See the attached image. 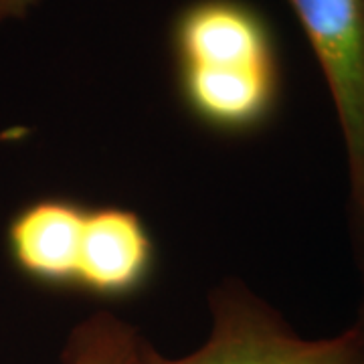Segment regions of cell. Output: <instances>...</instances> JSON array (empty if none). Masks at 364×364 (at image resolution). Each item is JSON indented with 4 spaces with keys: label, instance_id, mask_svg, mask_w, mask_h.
Instances as JSON below:
<instances>
[{
    "label": "cell",
    "instance_id": "6da1fadb",
    "mask_svg": "<svg viewBox=\"0 0 364 364\" xmlns=\"http://www.w3.org/2000/svg\"><path fill=\"white\" fill-rule=\"evenodd\" d=\"M184 107L208 130L249 134L272 117L279 67L265 18L243 0H196L172 26Z\"/></svg>",
    "mask_w": 364,
    "mask_h": 364
},
{
    "label": "cell",
    "instance_id": "7a4b0ae2",
    "mask_svg": "<svg viewBox=\"0 0 364 364\" xmlns=\"http://www.w3.org/2000/svg\"><path fill=\"white\" fill-rule=\"evenodd\" d=\"M360 330L304 338L247 287L227 282L210 296V332L191 354L164 356L144 340L138 364H358Z\"/></svg>",
    "mask_w": 364,
    "mask_h": 364
},
{
    "label": "cell",
    "instance_id": "3957f363",
    "mask_svg": "<svg viewBox=\"0 0 364 364\" xmlns=\"http://www.w3.org/2000/svg\"><path fill=\"white\" fill-rule=\"evenodd\" d=\"M336 109L356 217L364 235V0H287Z\"/></svg>",
    "mask_w": 364,
    "mask_h": 364
},
{
    "label": "cell",
    "instance_id": "277c9868",
    "mask_svg": "<svg viewBox=\"0 0 364 364\" xmlns=\"http://www.w3.org/2000/svg\"><path fill=\"white\" fill-rule=\"evenodd\" d=\"M154 265V239L136 210L87 208L75 289L105 301L128 299L148 286Z\"/></svg>",
    "mask_w": 364,
    "mask_h": 364
},
{
    "label": "cell",
    "instance_id": "5b68a950",
    "mask_svg": "<svg viewBox=\"0 0 364 364\" xmlns=\"http://www.w3.org/2000/svg\"><path fill=\"white\" fill-rule=\"evenodd\" d=\"M87 207L71 198H39L13 217L6 249L26 279L49 289H75Z\"/></svg>",
    "mask_w": 364,
    "mask_h": 364
},
{
    "label": "cell",
    "instance_id": "8992f818",
    "mask_svg": "<svg viewBox=\"0 0 364 364\" xmlns=\"http://www.w3.org/2000/svg\"><path fill=\"white\" fill-rule=\"evenodd\" d=\"M144 338L109 312H97L77 324L65 342L61 364H138Z\"/></svg>",
    "mask_w": 364,
    "mask_h": 364
},
{
    "label": "cell",
    "instance_id": "52a82bcc",
    "mask_svg": "<svg viewBox=\"0 0 364 364\" xmlns=\"http://www.w3.org/2000/svg\"><path fill=\"white\" fill-rule=\"evenodd\" d=\"M39 0H0V23L25 18Z\"/></svg>",
    "mask_w": 364,
    "mask_h": 364
},
{
    "label": "cell",
    "instance_id": "ba28073f",
    "mask_svg": "<svg viewBox=\"0 0 364 364\" xmlns=\"http://www.w3.org/2000/svg\"><path fill=\"white\" fill-rule=\"evenodd\" d=\"M360 330V356H358V364H364V320L363 324L358 326Z\"/></svg>",
    "mask_w": 364,
    "mask_h": 364
}]
</instances>
